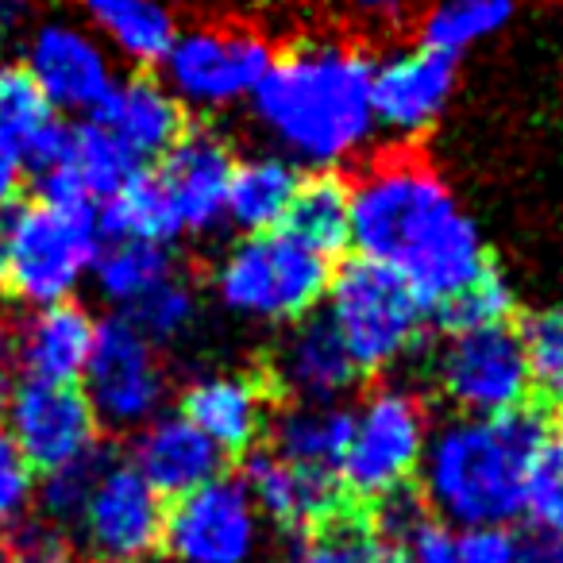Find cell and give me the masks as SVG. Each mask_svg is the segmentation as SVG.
Listing matches in <instances>:
<instances>
[{
	"mask_svg": "<svg viewBox=\"0 0 563 563\" xmlns=\"http://www.w3.org/2000/svg\"><path fill=\"white\" fill-rule=\"evenodd\" d=\"M347 197V243H355L360 258L406 278L424 306L440 309L490 271L475 220L424 158H378L355 178Z\"/></svg>",
	"mask_w": 563,
	"mask_h": 563,
	"instance_id": "1",
	"label": "cell"
},
{
	"mask_svg": "<svg viewBox=\"0 0 563 563\" xmlns=\"http://www.w3.org/2000/svg\"><path fill=\"white\" fill-rule=\"evenodd\" d=\"M371 74L375 63L360 43L306 35L282 55L274 51L271 70L251 93V109L282 158L332 170L360 155L375 135Z\"/></svg>",
	"mask_w": 563,
	"mask_h": 563,
	"instance_id": "2",
	"label": "cell"
},
{
	"mask_svg": "<svg viewBox=\"0 0 563 563\" xmlns=\"http://www.w3.org/2000/svg\"><path fill=\"white\" fill-rule=\"evenodd\" d=\"M548 424L532 409L460 413L429 432L421 494L437 521L452 529H509L525 514L529 471Z\"/></svg>",
	"mask_w": 563,
	"mask_h": 563,
	"instance_id": "3",
	"label": "cell"
},
{
	"mask_svg": "<svg viewBox=\"0 0 563 563\" xmlns=\"http://www.w3.org/2000/svg\"><path fill=\"white\" fill-rule=\"evenodd\" d=\"M332 258L286 228L243 235L217 263L212 286L228 313L255 324H298L324 301Z\"/></svg>",
	"mask_w": 563,
	"mask_h": 563,
	"instance_id": "4",
	"label": "cell"
},
{
	"mask_svg": "<svg viewBox=\"0 0 563 563\" xmlns=\"http://www.w3.org/2000/svg\"><path fill=\"white\" fill-rule=\"evenodd\" d=\"M324 321L347 347L360 375L390 371L421 344L429 306L421 294L386 266L371 258H352L329 282Z\"/></svg>",
	"mask_w": 563,
	"mask_h": 563,
	"instance_id": "5",
	"label": "cell"
},
{
	"mask_svg": "<svg viewBox=\"0 0 563 563\" xmlns=\"http://www.w3.org/2000/svg\"><path fill=\"white\" fill-rule=\"evenodd\" d=\"M97 209L35 201L9 217L4 243V290L32 309L70 301L101 251Z\"/></svg>",
	"mask_w": 563,
	"mask_h": 563,
	"instance_id": "6",
	"label": "cell"
},
{
	"mask_svg": "<svg viewBox=\"0 0 563 563\" xmlns=\"http://www.w3.org/2000/svg\"><path fill=\"white\" fill-rule=\"evenodd\" d=\"M424 444H429L424 406L401 386H383L367 394L352 413L340 483L363 501L398 498L421 471Z\"/></svg>",
	"mask_w": 563,
	"mask_h": 563,
	"instance_id": "7",
	"label": "cell"
},
{
	"mask_svg": "<svg viewBox=\"0 0 563 563\" xmlns=\"http://www.w3.org/2000/svg\"><path fill=\"white\" fill-rule=\"evenodd\" d=\"M274 63V47L263 32L243 24H205L178 32L163 66V86L181 109H228L251 101Z\"/></svg>",
	"mask_w": 563,
	"mask_h": 563,
	"instance_id": "8",
	"label": "cell"
},
{
	"mask_svg": "<svg viewBox=\"0 0 563 563\" xmlns=\"http://www.w3.org/2000/svg\"><path fill=\"white\" fill-rule=\"evenodd\" d=\"M81 383H86L81 394L97 424H109V429H143L147 421H155L166 398L158 347L128 317H109L104 324H97Z\"/></svg>",
	"mask_w": 563,
	"mask_h": 563,
	"instance_id": "9",
	"label": "cell"
},
{
	"mask_svg": "<svg viewBox=\"0 0 563 563\" xmlns=\"http://www.w3.org/2000/svg\"><path fill=\"white\" fill-rule=\"evenodd\" d=\"M437 383L460 413H514L532 394L521 332L509 324L452 332L437 355Z\"/></svg>",
	"mask_w": 563,
	"mask_h": 563,
	"instance_id": "10",
	"label": "cell"
},
{
	"mask_svg": "<svg viewBox=\"0 0 563 563\" xmlns=\"http://www.w3.org/2000/svg\"><path fill=\"white\" fill-rule=\"evenodd\" d=\"M258 509L240 478L212 483L174 498L163 521V552L170 563H251L258 548Z\"/></svg>",
	"mask_w": 563,
	"mask_h": 563,
	"instance_id": "11",
	"label": "cell"
},
{
	"mask_svg": "<svg viewBox=\"0 0 563 563\" xmlns=\"http://www.w3.org/2000/svg\"><path fill=\"white\" fill-rule=\"evenodd\" d=\"M4 432L20 448L32 471H55L89 455L97 444V417L78 386L63 383H20L9 386L4 401Z\"/></svg>",
	"mask_w": 563,
	"mask_h": 563,
	"instance_id": "12",
	"label": "cell"
},
{
	"mask_svg": "<svg viewBox=\"0 0 563 563\" xmlns=\"http://www.w3.org/2000/svg\"><path fill=\"white\" fill-rule=\"evenodd\" d=\"M166 506L132 463L101 471L78 517L81 544L97 563H147L163 548Z\"/></svg>",
	"mask_w": 563,
	"mask_h": 563,
	"instance_id": "13",
	"label": "cell"
},
{
	"mask_svg": "<svg viewBox=\"0 0 563 563\" xmlns=\"http://www.w3.org/2000/svg\"><path fill=\"white\" fill-rule=\"evenodd\" d=\"M235 155L220 135L186 132L147 174L170 235H201L224 220Z\"/></svg>",
	"mask_w": 563,
	"mask_h": 563,
	"instance_id": "14",
	"label": "cell"
},
{
	"mask_svg": "<svg viewBox=\"0 0 563 563\" xmlns=\"http://www.w3.org/2000/svg\"><path fill=\"white\" fill-rule=\"evenodd\" d=\"M93 336V317L70 301L32 309V317L0 332V371L12 383L27 378V383L74 386L89 363Z\"/></svg>",
	"mask_w": 563,
	"mask_h": 563,
	"instance_id": "15",
	"label": "cell"
},
{
	"mask_svg": "<svg viewBox=\"0 0 563 563\" xmlns=\"http://www.w3.org/2000/svg\"><path fill=\"white\" fill-rule=\"evenodd\" d=\"M27 78L40 86V93L58 112H89L109 97L117 86V74L104 55V47L89 32L74 24H40L27 40Z\"/></svg>",
	"mask_w": 563,
	"mask_h": 563,
	"instance_id": "16",
	"label": "cell"
},
{
	"mask_svg": "<svg viewBox=\"0 0 563 563\" xmlns=\"http://www.w3.org/2000/svg\"><path fill=\"white\" fill-rule=\"evenodd\" d=\"M452 89L455 58L424 47L394 51L390 58L375 63V74H371L375 128H386L401 140L429 132L452 101Z\"/></svg>",
	"mask_w": 563,
	"mask_h": 563,
	"instance_id": "17",
	"label": "cell"
},
{
	"mask_svg": "<svg viewBox=\"0 0 563 563\" xmlns=\"http://www.w3.org/2000/svg\"><path fill=\"white\" fill-rule=\"evenodd\" d=\"M89 120L109 132L140 166L158 163L186 135V109L155 78L117 81Z\"/></svg>",
	"mask_w": 563,
	"mask_h": 563,
	"instance_id": "18",
	"label": "cell"
},
{
	"mask_svg": "<svg viewBox=\"0 0 563 563\" xmlns=\"http://www.w3.org/2000/svg\"><path fill=\"white\" fill-rule=\"evenodd\" d=\"M274 383L298 406H340L360 383V367L324 317H306L286 332L274 355Z\"/></svg>",
	"mask_w": 563,
	"mask_h": 563,
	"instance_id": "19",
	"label": "cell"
},
{
	"mask_svg": "<svg viewBox=\"0 0 563 563\" xmlns=\"http://www.w3.org/2000/svg\"><path fill=\"white\" fill-rule=\"evenodd\" d=\"M135 432L140 437H135L132 467L147 478L158 498H181L212 483L224 467V452L181 413H158Z\"/></svg>",
	"mask_w": 563,
	"mask_h": 563,
	"instance_id": "20",
	"label": "cell"
},
{
	"mask_svg": "<svg viewBox=\"0 0 563 563\" xmlns=\"http://www.w3.org/2000/svg\"><path fill=\"white\" fill-rule=\"evenodd\" d=\"M240 483L247 486L258 517H271V521L290 525V529H309V525L332 521L340 506L336 475L306 471L274 452L251 455Z\"/></svg>",
	"mask_w": 563,
	"mask_h": 563,
	"instance_id": "21",
	"label": "cell"
},
{
	"mask_svg": "<svg viewBox=\"0 0 563 563\" xmlns=\"http://www.w3.org/2000/svg\"><path fill=\"white\" fill-rule=\"evenodd\" d=\"M181 417L194 421L220 452H251L266 429V394L247 375H205L181 398Z\"/></svg>",
	"mask_w": 563,
	"mask_h": 563,
	"instance_id": "22",
	"label": "cell"
},
{
	"mask_svg": "<svg viewBox=\"0 0 563 563\" xmlns=\"http://www.w3.org/2000/svg\"><path fill=\"white\" fill-rule=\"evenodd\" d=\"M301 181L306 178L298 174V166L282 155H255L243 158V163L235 158L232 181H228L224 220L247 235L274 232V228L286 224V212H290Z\"/></svg>",
	"mask_w": 563,
	"mask_h": 563,
	"instance_id": "23",
	"label": "cell"
},
{
	"mask_svg": "<svg viewBox=\"0 0 563 563\" xmlns=\"http://www.w3.org/2000/svg\"><path fill=\"white\" fill-rule=\"evenodd\" d=\"M0 140L32 170L55 163L66 143V124L58 120V109L40 93L24 66L0 70Z\"/></svg>",
	"mask_w": 563,
	"mask_h": 563,
	"instance_id": "24",
	"label": "cell"
},
{
	"mask_svg": "<svg viewBox=\"0 0 563 563\" xmlns=\"http://www.w3.org/2000/svg\"><path fill=\"white\" fill-rule=\"evenodd\" d=\"M89 24L135 66H158L178 40V20L163 0H81Z\"/></svg>",
	"mask_w": 563,
	"mask_h": 563,
	"instance_id": "25",
	"label": "cell"
},
{
	"mask_svg": "<svg viewBox=\"0 0 563 563\" xmlns=\"http://www.w3.org/2000/svg\"><path fill=\"white\" fill-rule=\"evenodd\" d=\"M347 432H352V409L344 406H298L294 401L286 413H278L271 429L274 455L298 463L306 471L340 478Z\"/></svg>",
	"mask_w": 563,
	"mask_h": 563,
	"instance_id": "26",
	"label": "cell"
},
{
	"mask_svg": "<svg viewBox=\"0 0 563 563\" xmlns=\"http://www.w3.org/2000/svg\"><path fill=\"white\" fill-rule=\"evenodd\" d=\"M174 278V258L166 243L151 240H104L93 263L101 298L117 309H135L151 290Z\"/></svg>",
	"mask_w": 563,
	"mask_h": 563,
	"instance_id": "27",
	"label": "cell"
},
{
	"mask_svg": "<svg viewBox=\"0 0 563 563\" xmlns=\"http://www.w3.org/2000/svg\"><path fill=\"white\" fill-rule=\"evenodd\" d=\"M409 563H525L521 540L509 529H452L432 517H417L401 537Z\"/></svg>",
	"mask_w": 563,
	"mask_h": 563,
	"instance_id": "28",
	"label": "cell"
},
{
	"mask_svg": "<svg viewBox=\"0 0 563 563\" xmlns=\"http://www.w3.org/2000/svg\"><path fill=\"white\" fill-rule=\"evenodd\" d=\"M517 0H437L421 20L417 47L460 58L467 47L498 35L514 20Z\"/></svg>",
	"mask_w": 563,
	"mask_h": 563,
	"instance_id": "29",
	"label": "cell"
},
{
	"mask_svg": "<svg viewBox=\"0 0 563 563\" xmlns=\"http://www.w3.org/2000/svg\"><path fill=\"white\" fill-rule=\"evenodd\" d=\"M347 220H352L347 186L340 178H332V174H317V178L301 181L282 228L332 258L347 243Z\"/></svg>",
	"mask_w": 563,
	"mask_h": 563,
	"instance_id": "30",
	"label": "cell"
},
{
	"mask_svg": "<svg viewBox=\"0 0 563 563\" xmlns=\"http://www.w3.org/2000/svg\"><path fill=\"white\" fill-rule=\"evenodd\" d=\"M301 563H409L406 548L394 537H386L378 525L347 521V517H332V521L317 525V537L298 555Z\"/></svg>",
	"mask_w": 563,
	"mask_h": 563,
	"instance_id": "31",
	"label": "cell"
},
{
	"mask_svg": "<svg viewBox=\"0 0 563 563\" xmlns=\"http://www.w3.org/2000/svg\"><path fill=\"white\" fill-rule=\"evenodd\" d=\"M104 467H109V455H104V448H93V452L81 455V460L47 471V475H43V486H40L43 517L63 525V529L66 525H78L81 509H86L89 494H93V486Z\"/></svg>",
	"mask_w": 563,
	"mask_h": 563,
	"instance_id": "32",
	"label": "cell"
},
{
	"mask_svg": "<svg viewBox=\"0 0 563 563\" xmlns=\"http://www.w3.org/2000/svg\"><path fill=\"white\" fill-rule=\"evenodd\" d=\"M128 321L151 340V344H170V340H181L197 321V294L189 290L186 282L174 274L170 282H163L158 290H151L147 298L135 309H128Z\"/></svg>",
	"mask_w": 563,
	"mask_h": 563,
	"instance_id": "33",
	"label": "cell"
},
{
	"mask_svg": "<svg viewBox=\"0 0 563 563\" xmlns=\"http://www.w3.org/2000/svg\"><path fill=\"white\" fill-rule=\"evenodd\" d=\"M509 309H514V290L498 271H483L467 290L455 294L452 301L437 309L440 324L448 332H467V329H490V324H506Z\"/></svg>",
	"mask_w": 563,
	"mask_h": 563,
	"instance_id": "34",
	"label": "cell"
},
{
	"mask_svg": "<svg viewBox=\"0 0 563 563\" xmlns=\"http://www.w3.org/2000/svg\"><path fill=\"white\" fill-rule=\"evenodd\" d=\"M525 514L544 532H563V429H548L529 471Z\"/></svg>",
	"mask_w": 563,
	"mask_h": 563,
	"instance_id": "35",
	"label": "cell"
},
{
	"mask_svg": "<svg viewBox=\"0 0 563 563\" xmlns=\"http://www.w3.org/2000/svg\"><path fill=\"white\" fill-rule=\"evenodd\" d=\"M521 340H525V355H529L532 386L555 409H563V309L532 317L525 324Z\"/></svg>",
	"mask_w": 563,
	"mask_h": 563,
	"instance_id": "36",
	"label": "cell"
},
{
	"mask_svg": "<svg viewBox=\"0 0 563 563\" xmlns=\"http://www.w3.org/2000/svg\"><path fill=\"white\" fill-rule=\"evenodd\" d=\"M9 563H74V544L63 525L35 517L9 529Z\"/></svg>",
	"mask_w": 563,
	"mask_h": 563,
	"instance_id": "37",
	"label": "cell"
},
{
	"mask_svg": "<svg viewBox=\"0 0 563 563\" xmlns=\"http://www.w3.org/2000/svg\"><path fill=\"white\" fill-rule=\"evenodd\" d=\"M24 158L0 140V209H9L20 197V186H24Z\"/></svg>",
	"mask_w": 563,
	"mask_h": 563,
	"instance_id": "38",
	"label": "cell"
},
{
	"mask_svg": "<svg viewBox=\"0 0 563 563\" xmlns=\"http://www.w3.org/2000/svg\"><path fill=\"white\" fill-rule=\"evenodd\" d=\"M521 560L525 563H563V532H544L521 540Z\"/></svg>",
	"mask_w": 563,
	"mask_h": 563,
	"instance_id": "39",
	"label": "cell"
},
{
	"mask_svg": "<svg viewBox=\"0 0 563 563\" xmlns=\"http://www.w3.org/2000/svg\"><path fill=\"white\" fill-rule=\"evenodd\" d=\"M355 4H360L363 16L383 20V24H390V20H398L406 12V0H355Z\"/></svg>",
	"mask_w": 563,
	"mask_h": 563,
	"instance_id": "40",
	"label": "cell"
},
{
	"mask_svg": "<svg viewBox=\"0 0 563 563\" xmlns=\"http://www.w3.org/2000/svg\"><path fill=\"white\" fill-rule=\"evenodd\" d=\"M24 16H27L24 0H0V35L16 32V27L24 24Z\"/></svg>",
	"mask_w": 563,
	"mask_h": 563,
	"instance_id": "41",
	"label": "cell"
},
{
	"mask_svg": "<svg viewBox=\"0 0 563 563\" xmlns=\"http://www.w3.org/2000/svg\"><path fill=\"white\" fill-rule=\"evenodd\" d=\"M4 243H9V217H0V282H4Z\"/></svg>",
	"mask_w": 563,
	"mask_h": 563,
	"instance_id": "42",
	"label": "cell"
},
{
	"mask_svg": "<svg viewBox=\"0 0 563 563\" xmlns=\"http://www.w3.org/2000/svg\"><path fill=\"white\" fill-rule=\"evenodd\" d=\"M9 529H12V517L4 514V506H0V537H4V532H9Z\"/></svg>",
	"mask_w": 563,
	"mask_h": 563,
	"instance_id": "43",
	"label": "cell"
},
{
	"mask_svg": "<svg viewBox=\"0 0 563 563\" xmlns=\"http://www.w3.org/2000/svg\"><path fill=\"white\" fill-rule=\"evenodd\" d=\"M274 563H301L298 555H282V560H274Z\"/></svg>",
	"mask_w": 563,
	"mask_h": 563,
	"instance_id": "44",
	"label": "cell"
},
{
	"mask_svg": "<svg viewBox=\"0 0 563 563\" xmlns=\"http://www.w3.org/2000/svg\"><path fill=\"white\" fill-rule=\"evenodd\" d=\"M282 4H306V0H282Z\"/></svg>",
	"mask_w": 563,
	"mask_h": 563,
	"instance_id": "45",
	"label": "cell"
}]
</instances>
